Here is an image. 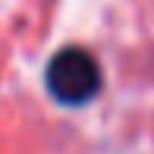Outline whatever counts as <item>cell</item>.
Listing matches in <instances>:
<instances>
[{"label": "cell", "mask_w": 154, "mask_h": 154, "mask_svg": "<svg viewBox=\"0 0 154 154\" xmlns=\"http://www.w3.org/2000/svg\"><path fill=\"white\" fill-rule=\"evenodd\" d=\"M47 91L66 107L91 101L101 91V66L88 51L66 47L47 63Z\"/></svg>", "instance_id": "1"}]
</instances>
